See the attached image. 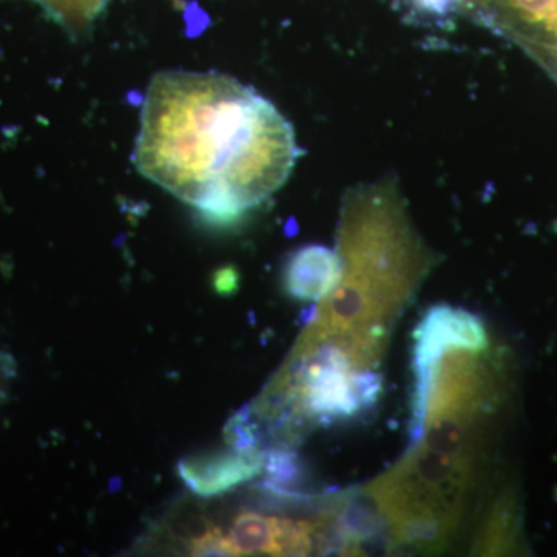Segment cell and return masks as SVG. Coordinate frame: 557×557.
<instances>
[{
    "label": "cell",
    "instance_id": "cell-5",
    "mask_svg": "<svg viewBox=\"0 0 557 557\" xmlns=\"http://www.w3.org/2000/svg\"><path fill=\"white\" fill-rule=\"evenodd\" d=\"M65 27L84 28L100 13L108 0H36Z\"/></svg>",
    "mask_w": 557,
    "mask_h": 557
},
{
    "label": "cell",
    "instance_id": "cell-3",
    "mask_svg": "<svg viewBox=\"0 0 557 557\" xmlns=\"http://www.w3.org/2000/svg\"><path fill=\"white\" fill-rule=\"evenodd\" d=\"M267 453L262 449H237L185 458L178 474L186 487L201 498L218 497L226 491L258 478L265 468Z\"/></svg>",
    "mask_w": 557,
    "mask_h": 557
},
{
    "label": "cell",
    "instance_id": "cell-2",
    "mask_svg": "<svg viewBox=\"0 0 557 557\" xmlns=\"http://www.w3.org/2000/svg\"><path fill=\"white\" fill-rule=\"evenodd\" d=\"M486 346L485 327L478 317L449 306L434 307L417 329L413 350L416 376L435 372L446 351H482Z\"/></svg>",
    "mask_w": 557,
    "mask_h": 557
},
{
    "label": "cell",
    "instance_id": "cell-7",
    "mask_svg": "<svg viewBox=\"0 0 557 557\" xmlns=\"http://www.w3.org/2000/svg\"><path fill=\"white\" fill-rule=\"evenodd\" d=\"M461 2L463 0H412L417 9L424 11V13L440 14V16L453 13L460 7Z\"/></svg>",
    "mask_w": 557,
    "mask_h": 557
},
{
    "label": "cell",
    "instance_id": "cell-4",
    "mask_svg": "<svg viewBox=\"0 0 557 557\" xmlns=\"http://www.w3.org/2000/svg\"><path fill=\"white\" fill-rule=\"evenodd\" d=\"M344 262L338 252L324 245L299 248L285 267V289L288 295L306 302H319L338 287Z\"/></svg>",
    "mask_w": 557,
    "mask_h": 557
},
{
    "label": "cell",
    "instance_id": "cell-6",
    "mask_svg": "<svg viewBox=\"0 0 557 557\" xmlns=\"http://www.w3.org/2000/svg\"><path fill=\"white\" fill-rule=\"evenodd\" d=\"M527 24L541 25L557 38V0H500Z\"/></svg>",
    "mask_w": 557,
    "mask_h": 557
},
{
    "label": "cell",
    "instance_id": "cell-1",
    "mask_svg": "<svg viewBox=\"0 0 557 557\" xmlns=\"http://www.w3.org/2000/svg\"><path fill=\"white\" fill-rule=\"evenodd\" d=\"M298 156L292 124L239 81L214 72L150 81L135 166L201 214L239 218L284 185Z\"/></svg>",
    "mask_w": 557,
    "mask_h": 557
}]
</instances>
